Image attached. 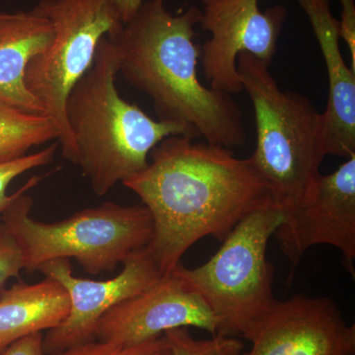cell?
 I'll use <instances>...</instances> for the list:
<instances>
[{
  "mask_svg": "<svg viewBox=\"0 0 355 355\" xmlns=\"http://www.w3.org/2000/svg\"><path fill=\"white\" fill-rule=\"evenodd\" d=\"M43 342L42 333L31 334L10 343L0 355H46Z\"/></svg>",
  "mask_w": 355,
  "mask_h": 355,
  "instance_id": "22",
  "label": "cell"
},
{
  "mask_svg": "<svg viewBox=\"0 0 355 355\" xmlns=\"http://www.w3.org/2000/svg\"><path fill=\"white\" fill-rule=\"evenodd\" d=\"M119 60L107 37L100 40L90 69L70 91L65 116L76 148V166L96 195H107L146 169L151 151L170 137H200L174 121L154 120L119 94Z\"/></svg>",
  "mask_w": 355,
  "mask_h": 355,
  "instance_id": "3",
  "label": "cell"
},
{
  "mask_svg": "<svg viewBox=\"0 0 355 355\" xmlns=\"http://www.w3.org/2000/svg\"><path fill=\"white\" fill-rule=\"evenodd\" d=\"M173 355H241L244 343L233 336L214 335L209 340H196L188 328L166 331Z\"/></svg>",
  "mask_w": 355,
  "mask_h": 355,
  "instance_id": "17",
  "label": "cell"
},
{
  "mask_svg": "<svg viewBox=\"0 0 355 355\" xmlns=\"http://www.w3.org/2000/svg\"><path fill=\"white\" fill-rule=\"evenodd\" d=\"M58 139L57 128L46 114L23 111L0 98V163Z\"/></svg>",
  "mask_w": 355,
  "mask_h": 355,
  "instance_id": "16",
  "label": "cell"
},
{
  "mask_svg": "<svg viewBox=\"0 0 355 355\" xmlns=\"http://www.w3.org/2000/svg\"><path fill=\"white\" fill-rule=\"evenodd\" d=\"M284 218V210L266 203L240 221L207 263L173 270L218 319L219 335L251 340L277 304L266 251Z\"/></svg>",
  "mask_w": 355,
  "mask_h": 355,
  "instance_id": "6",
  "label": "cell"
},
{
  "mask_svg": "<svg viewBox=\"0 0 355 355\" xmlns=\"http://www.w3.org/2000/svg\"><path fill=\"white\" fill-rule=\"evenodd\" d=\"M40 180L41 177H33L16 191L1 216L21 248L27 272H36L46 261L73 258L90 275L111 272L150 244L153 217L142 203L107 202L77 211L62 221L35 220L30 216L33 198L26 191Z\"/></svg>",
  "mask_w": 355,
  "mask_h": 355,
  "instance_id": "5",
  "label": "cell"
},
{
  "mask_svg": "<svg viewBox=\"0 0 355 355\" xmlns=\"http://www.w3.org/2000/svg\"><path fill=\"white\" fill-rule=\"evenodd\" d=\"M9 345H7V343L4 342H1L0 340V354H1L2 352H3L4 349H6L7 347H8Z\"/></svg>",
  "mask_w": 355,
  "mask_h": 355,
  "instance_id": "24",
  "label": "cell"
},
{
  "mask_svg": "<svg viewBox=\"0 0 355 355\" xmlns=\"http://www.w3.org/2000/svg\"><path fill=\"white\" fill-rule=\"evenodd\" d=\"M35 7L51 21L53 37L28 64L26 87L57 128L62 156L76 165L65 116L67 98L92 65L100 40L123 23L110 0H40Z\"/></svg>",
  "mask_w": 355,
  "mask_h": 355,
  "instance_id": "7",
  "label": "cell"
},
{
  "mask_svg": "<svg viewBox=\"0 0 355 355\" xmlns=\"http://www.w3.org/2000/svg\"><path fill=\"white\" fill-rule=\"evenodd\" d=\"M244 355H354L355 326L333 299L295 295L277 300Z\"/></svg>",
  "mask_w": 355,
  "mask_h": 355,
  "instance_id": "12",
  "label": "cell"
},
{
  "mask_svg": "<svg viewBox=\"0 0 355 355\" xmlns=\"http://www.w3.org/2000/svg\"><path fill=\"white\" fill-rule=\"evenodd\" d=\"M55 355H173L171 347L164 335L137 343L123 345L94 340L70 347Z\"/></svg>",
  "mask_w": 355,
  "mask_h": 355,
  "instance_id": "18",
  "label": "cell"
},
{
  "mask_svg": "<svg viewBox=\"0 0 355 355\" xmlns=\"http://www.w3.org/2000/svg\"><path fill=\"white\" fill-rule=\"evenodd\" d=\"M237 69L253 104L257 144L250 162L279 209H295L316 191L320 167L328 155L323 113L304 95L282 90L270 65L241 53Z\"/></svg>",
  "mask_w": 355,
  "mask_h": 355,
  "instance_id": "4",
  "label": "cell"
},
{
  "mask_svg": "<svg viewBox=\"0 0 355 355\" xmlns=\"http://www.w3.org/2000/svg\"><path fill=\"white\" fill-rule=\"evenodd\" d=\"M120 275L108 280L79 279L69 259L46 261L38 268L44 277L60 282L70 299L69 314L44 336V352L55 355L95 340L98 322L114 306L141 293L163 277L148 246L132 254Z\"/></svg>",
  "mask_w": 355,
  "mask_h": 355,
  "instance_id": "9",
  "label": "cell"
},
{
  "mask_svg": "<svg viewBox=\"0 0 355 355\" xmlns=\"http://www.w3.org/2000/svg\"><path fill=\"white\" fill-rule=\"evenodd\" d=\"M202 4L198 24L211 35L200 46L203 74L209 87L238 94L243 91L238 57L249 53L272 64L286 8L275 6L263 12L259 0H202Z\"/></svg>",
  "mask_w": 355,
  "mask_h": 355,
  "instance_id": "8",
  "label": "cell"
},
{
  "mask_svg": "<svg viewBox=\"0 0 355 355\" xmlns=\"http://www.w3.org/2000/svg\"><path fill=\"white\" fill-rule=\"evenodd\" d=\"M70 299L60 282L46 277L35 284H14L0 295V340L10 345L31 334L60 326L69 314Z\"/></svg>",
  "mask_w": 355,
  "mask_h": 355,
  "instance_id": "15",
  "label": "cell"
},
{
  "mask_svg": "<svg viewBox=\"0 0 355 355\" xmlns=\"http://www.w3.org/2000/svg\"><path fill=\"white\" fill-rule=\"evenodd\" d=\"M120 16L121 22L127 23L139 11L144 0H110Z\"/></svg>",
  "mask_w": 355,
  "mask_h": 355,
  "instance_id": "23",
  "label": "cell"
},
{
  "mask_svg": "<svg viewBox=\"0 0 355 355\" xmlns=\"http://www.w3.org/2000/svg\"><path fill=\"white\" fill-rule=\"evenodd\" d=\"M53 37L51 21L36 7L0 13V98L23 111L44 114L26 87L25 72L30 60L46 50Z\"/></svg>",
  "mask_w": 355,
  "mask_h": 355,
  "instance_id": "14",
  "label": "cell"
},
{
  "mask_svg": "<svg viewBox=\"0 0 355 355\" xmlns=\"http://www.w3.org/2000/svg\"><path fill=\"white\" fill-rule=\"evenodd\" d=\"M273 236L292 266H297L310 248L327 245L340 252L354 275L355 155L331 174L320 175L313 198L284 211Z\"/></svg>",
  "mask_w": 355,
  "mask_h": 355,
  "instance_id": "10",
  "label": "cell"
},
{
  "mask_svg": "<svg viewBox=\"0 0 355 355\" xmlns=\"http://www.w3.org/2000/svg\"><path fill=\"white\" fill-rule=\"evenodd\" d=\"M24 270L22 251L6 224L0 223V295L6 291L7 282L19 277Z\"/></svg>",
  "mask_w": 355,
  "mask_h": 355,
  "instance_id": "20",
  "label": "cell"
},
{
  "mask_svg": "<svg viewBox=\"0 0 355 355\" xmlns=\"http://www.w3.org/2000/svg\"><path fill=\"white\" fill-rule=\"evenodd\" d=\"M200 17L197 6L174 15L163 0H149L106 37L118 57L119 73L153 100L158 120L190 127L209 144L244 146L247 132L239 105L232 95L198 79L195 26Z\"/></svg>",
  "mask_w": 355,
  "mask_h": 355,
  "instance_id": "2",
  "label": "cell"
},
{
  "mask_svg": "<svg viewBox=\"0 0 355 355\" xmlns=\"http://www.w3.org/2000/svg\"><path fill=\"white\" fill-rule=\"evenodd\" d=\"M340 20L338 21L340 38L347 44L352 58V69L355 72V0H340Z\"/></svg>",
  "mask_w": 355,
  "mask_h": 355,
  "instance_id": "21",
  "label": "cell"
},
{
  "mask_svg": "<svg viewBox=\"0 0 355 355\" xmlns=\"http://www.w3.org/2000/svg\"><path fill=\"white\" fill-rule=\"evenodd\" d=\"M297 1L310 21L328 72L329 97L323 112L327 153L347 159L355 155V72L343 60L331 0Z\"/></svg>",
  "mask_w": 355,
  "mask_h": 355,
  "instance_id": "13",
  "label": "cell"
},
{
  "mask_svg": "<svg viewBox=\"0 0 355 355\" xmlns=\"http://www.w3.org/2000/svg\"><path fill=\"white\" fill-rule=\"evenodd\" d=\"M190 327L214 336L219 321L200 295L172 270L107 312L96 326L95 340L132 345Z\"/></svg>",
  "mask_w": 355,
  "mask_h": 355,
  "instance_id": "11",
  "label": "cell"
},
{
  "mask_svg": "<svg viewBox=\"0 0 355 355\" xmlns=\"http://www.w3.org/2000/svg\"><path fill=\"white\" fill-rule=\"evenodd\" d=\"M149 156L146 169L123 184L150 212L148 248L164 275L200 239L223 241L245 217L272 202L249 158L226 147L170 137Z\"/></svg>",
  "mask_w": 355,
  "mask_h": 355,
  "instance_id": "1",
  "label": "cell"
},
{
  "mask_svg": "<svg viewBox=\"0 0 355 355\" xmlns=\"http://www.w3.org/2000/svg\"><path fill=\"white\" fill-rule=\"evenodd\" d=\"M58 146V142H55L37 153L26 154L22 157L0 163V218L15 198L16 193L11 196L6 195L7 188L11 182L30 170L51 163L55 157Z\"/></svg>",
  "mask_w": 355,
  "mask_h": 355,
  "instance_id": "19",
  "label": "cell"
}]
</instances>
